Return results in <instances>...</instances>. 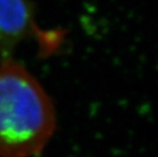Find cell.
I'll use <instances>...</instances> for the list:
<instances>
[{
	"instance_id": "obj_1",
	"label": "cell",
	"mask_w": 158,
	"mask_h": 157,
	"mask_svg": "<svg viewBox=\"0 0 158 157\" xmlns=\"http://www.w3.org/2000/svg\"><path fill=\"white\" fill-rule=\"evenodd\" d=\"M51 99L34 76L11 58L0 63V157L40 154L55 131Z\"/></svg>"
},
{
	"instance_id": "obj_2",
	"label": "cell",
	"mask_w": 158,
	"mask_h": 157,
	"mask_svg": "<svg viewBox=\"0 0 158 157\" xmlns=\"http://www.w3.org/2000/svg\"><path fill=\"white\" fill-rule=\"evenodd\" d=\"M31 38L38 43L40 52L49 55L61 44L62 33L40 29L30 0H0V53H8Z\"/></svg>"
}]
</instances>
